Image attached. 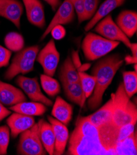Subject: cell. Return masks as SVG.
<instances>
[{
	"mask_svg": "<svg viewBox=\"0 0 137 155\" xmlns=\"http://www.w3.org/2000/svg\"><path fill=\"white\" fill-rule=\"evenodd\" d=\"M126 0H105L97 9L93 18L90 20L84 27L86 32H89L96 24L106 15L116 8L121 6L124 4Z\"/></svg>",
	"mask_w": 137,
	"mask_h": 155,
	"instance_id": "e0dca14e",
	"label": "cell"
},
{
	"mask_svg": "<svg viewBox=\"0 0 137 155\" xmlns=\"http://www.w3.org/2000/svg\"><path fill=\"white\" fill-rule=\"evenodd\" d=\"M80 83L85 100L92 95L95 87L96 78L92 75H89L85 72H78Z\"/></svg>",
	"mask_w": 137,
	"mask_h": 155,
	"instance_id": "83f0119b",
	"label": "cell"
},
{
	"mask_svg": "<svg viewBox=\"0 0 137 155\" xmlns=\"http://www.w3.org/2000/svg\"><path fill=\"white\" fill-rule=\"evenodd\" d=\"M17 147V153L21 155H45L39 135V122L20 134Z\"/></svg>",
	"mask_w": 137,
	"mask_h": 155,
	"instance_id": "8992f818",
	"label": "cell"
},
{
	"mask_svg": "<svg viewBox=\"0 0 137 155\" xmlns=\"http://www.w3.org/2000/svg\"><path fill=\"white\" fill-rule=\"evenodd\" d=\"M72 4L74 11L78 15V23L81 24L86 21L85 9L83 0H68Z\"/></svg>",
	"mask_w": 137,
	"mask_h": 155,
	"instance_id": "d6a6232c",
	"label": "cell"
},
{
	"mask_svg": "<svg viewBox=\"0 0 137 155\" xmlns=\"http://www.w3.org/2000/svg\"><path fill=\"white\" fill-rule=\"evenodd\" d=\"M134 67H135V71L136 72V64H134Z\"/></svg>",
	"mask_w": 137,
	"mask_h": 155,
	"instance_id": "b9f144b4",
	"label": "cell"
},
{
	"mask_svg": "<svg viewBox=\"0 0 137 155\" xmlns=\"http://www.w3.org/2000/svg\"><path fill=\"white\" fill-rule=\"evenodd\" d=\"M51 34L54 40H60L65 37L66 30L63 25H57L51 30Z\"/></svg>",
	"mask_w": 137,
	"mask_h": 155,
	"instance_id": "e575fe53",
	"label": "cell"
},
{
	"mask_svg": "<svg viewBox=\"0 0 137 155\" xmlns=\"http://www.w3.org/2000/svg\"><path fill=\"white\" fill-rule=\"evenodd\" d=\"M113 98L105 103L101 108L92 114L88 116L90 122L97 127H100L108 124L113 123Z\"/></svg>",
	"mask_w": 137,
	"mask_h": 155,
	"instance_id": "ac0fdd59",
	"label": "cell"
},
{
	"mask_svg": "<svg viewBox=\"0 0 137 155\" xmlns=\"http://www.w3.org/2000/svg\"><path fill=\"white\" fill-rule=\"evenodd\" d=\"M136 124V123H131L118 127L117 134V143L124 140L126 138L130 135L135 131Z\"/></svg>",
	"mask_w": 137,
	"mask_h": 155,
	"instance_id": "1f68e13d",
	"label": "cell"
},
{
	"mask_svg": "<svg viewBox=\"0 0 137 155\" xmlns=\"http://www.w3.org/2000/svg\"><path fill=\"white\" fill-rule=\"evenodd\" d=\"M85 9L86 21L90 20L97 12L100 0H83Z\"/></svg>",
	"mask_w": 137,
	"mask_h": 155,
	"instance_id": "4dcf8cb0",
	"label": "cell"
},
{
	"mask_svg": "<svg viewBox=\"0 0 137 155\" xmlns=\"http://www.w3.org/2000/svg\"><path fill=\"white\" fill-rule=\"evenodd\" d=\"M10 140V129L7 126H0V155L8 153Z\"/></svg>",
	"mask_w": 137,
	"mask_h": 155,
	"instance_id": "f546056e",
	"label": "cell"
},
{
	"mask_svg": "<svg viewBox=\"0 0 137 155\" xmlns=\"http://www.w3.org/2000/svg\"><path fill=\"white\" fill-rule=\"evenodd\" d=\"M60 56L54 40L52 39L38 52L36 59L42 67L44 74L53 77L58 65Z\"/></svg>",
	"mask_w": 137,
	"mask_h": 155,
	"instance_id": "ba28073f",
	"label": "cell"
},
{
	"mask_svg": "<svg viewBox=\"0 0 137 155\" xmlns=\"http://www.w3.org/2000/svg\"><path fill=\"white\" fill-rule=\"evenodd\" d=\"M136 130L124 140L116 143L113 149L114 154L119 155H136L137 154Z\"/></svg>",
	"mask_w": 137,
	"mask_h": 155,
	"instance_id": "cb8c5ba5",
	"label": "cell"
},
{
	"mask_svg": "<svg viewBox=\"0 0 137 155\" xmlns=\"http://www.w3.org/2000/svg\"><path fill=\"white\" fill-rule=\"evenodd\" d=\"M24 101L26 97L20 89L0 81V103L11 107Z\"/></svg>",
	"mask_w": 137,
	"mask_h": 155,
	"instance_id": "9a60e30c",
	"label": "cell"
},
{
	"mask_svg": "<svg viewBox=\"0 0 137 155\" xmlns=\"http://www.w3.org/2000/svg\"><path fill=\"white\" fill-rule=\"evenodd\" d=\"M44 1H45L48 5L51 6L52 9L54 11H57L58 8L61 5L60 0H44Z\"/></svg>",
	"mask_w": 137,
	"mask_h": 155,
	"instance_id": "74e56055",
	"label": "cell"
},
{
	"mask_svg": "<svg viewBox=\"0 0 137 155\" xmlns=\"http://www.w3.org/2000/svg\"><path fill=\"white\" fill-rule=\"evenodd\" d=\"M58 77L62 84L80 81L78 71L74 66L71 58L70 56L67 58L61 66Z\"/></svg>",
	"mask_w": 137,
	"mask_h": 155,
	"instance_id": "7402d4cb",
	"label": "cell"
},
{
	"mask_svg": "<svg viewBox=\"0 0 137 155\" xmlns=\"http://www.w3.org/2000/svg\"><path fill=\"white\" fill-rule=\"evenodd\" d=\"M5 44L6 48L14 52H19L23 49L25 41L23 36L15 32H9L5 38Z\"/></svg>",
	"mask_w": 137,
	"mask_h": 155,
	"instance_id": "484cf974",
	"label": "cell"
},
{
	"mask_svg": "<svg viewBox=\"0 0 137 155\" xmlns=\"http://www.w3.org/2000/svg\"><path fill=\"white\" fill-rule=\"evenodd\" d=\"M130 49L132 51V55L137 57V45L136 43H131Z\"/></svg>",
	"mask_w": 137,
	"mask_h": 155,
	"instance_id": "60d3db41",
	"label": "cell"
},
{
	"mask_svg": "<svg viewBox=\"0 0 137 155\" xmlns=\"http://www.w3.org/2000/svg\"><path fill=\"white\" fill-rule=\"evenodd\" d=\"M111 97L113 100V124L119 127L131 123L136 124V106L127 95L123 82L119 84L116 91Z\"/></svg>",
	"mask_w": 137,
	"mask_h": 155,
	"instance_id": "7a4b0ae2",
	"label": "cell"
},
{
	"mask_svg": "<svg viewBox=\"0 0 137 155\" xmlns=\"http://www.w3.org/2000/svg\"><path fill=\"white\" fill-rule=\"evenodd\" d=\"M120 42L111 41L100 35L89 32L84 38L81 48L88 61L98 59L114 50Z\"/></svg>",
	"mask_w": 137,
	"mask_h": 155,
	"instance_id": "277c9868",
	"label": "cell"
},
{
	"mask_svg": "<svg viewBox=\"0 0 137 155\" xmlns=\"http://www.w3.org/2000/svg\"><path fill=\"white\" fill-rule=\"evenodd\" d=\"M91 66V64L90 63H86L84 64H81V66L77 69L78 72H85L87 71Z\"/></svg>",
	"mask_w": 137,
	"mask_h": 155,
	"instance_id": "ab89813d",
	"label": "cell"
},
{
	"mask_svg": "<svg viewBox=\"0 0 137 155\" xmlns=\"http://www.w3.org/2000/svg\"><path fill=\"white\" fill-rule=\"evenodd\" d=\"M124 61L119 54H114L105 56L95 64L91 75L96 78L95 87L87 101L90 110H95L100 106L106 90L111 84L117 71L123 65Z\"/></svg>",
	"mask_w": 137,
	"mask_h": 155,
	"instance_id": "6da1fadb",
	"label": "cell"
},
{
	"mask_svg": "<svg viewBox=\"0 0 137 155\" xmlns=\"http://www.w3.org/2000/svg\"><path fill=\"white\" fill-rule=\"evenodd\" d=\"M116 24L129 38L132 37L137 30V13L131 10L122 11L116 20Z\"/></svg>",
	"mask_w": 137,
	"mask_h": 155,
	"instance_id": "2e32d148",
	"label": "cell"
},
{
	"mask_svg": "<svg viewBox=\"0 0 137 155\" xmlns=\"http://www.w3.org/2000/svg\"><path fill=\"white\" fill-rule=\"evenodd\" d=\"M48 119L51 124L55 135V148L54 154L62 155L64 153L68 139L69 132L65 125L54 117L48 116Z\"/></svg>",
	"mask_w": 137,
	"mask_h": 155,
	"instance_id": "4fadbf2b",
	"label": "cell"
},
{
	"mask_svg": "<svg viewBox=\"0 0 137 155\" xmlns=\"http://www.w3.org/2000/svg\"><path fill=\"white\" fill-rule=\"evenodd\" d=\"M16 83L33 101L39 102L48 106L53 104L52 101L42 94L36 77L30 78L23 75H19L16 79Z\"/></svg>",
	"mask_w": 137,
	"mask_h": 155,
	"instance_id": "9c48e42d",
	"label": "cell"
},
{
	"mask_svg": "<svg viewBox=\"0 0 137 155\" xmlns=\"http://www.w3.org/2000/svg\"><path fill=\"white\" fill-rule=\"evenodd\" d=\"M41 84L43 90L48 96L54 97L60 92V85L58 82L52 77L42 74L40 77Z\"/></svg>",
	"mask_w": 137,
	"mask_h": 155,
	"instance_id": "4316f807",
	"label": "cell"
},
{
	"mask_svg": "<svg viewBox=\"0 0 137 155\" xmlns=\"http://www.w3.org/2000/svg\"><path fill=\"white\" fill-rule=\"evenodd\" d=\"M123 76L124 90L130 98L137 91V74L135 71H125Z\"/></svg>",
	"mask_w": 137,
	"mask_h": 155,
	"instance_id": "f1b7e54d",
	"label": "cell"
},
{
	"mask_svg": "<svg viewBox=\"0 0 137 155\" xmlns=\"http://www.w3.org/2000/svg\"><path fill=\"white\" fill-rule=\"evenodd\" d=\"M23 12V5L19 0H0V16L12 22L19 29Z\"/></svg>",
	"mask_w": 137,
	"mask_h": 155,
	"instance_id": "8fae6325",
	"label": "cell"
},
{
	"mask_svg": "<svg viewBox=\"0 0 137 155\" xmlns=\"http://www.w3.org/2000/svg\"><path fill=\"white\" fill-rule=\"evenodd\" d=\"M62 86L68 99L83 107L85 104L86 100L84 97L80 81L78 82L62 84Z\"/></svg>",
	"mask_w": 137,
	"mask_h": 155,
	"instance_id": "d4e9b609",
	"label": "cell"
},
{
	"mask_svg": "<svg viewBox=\"0 0 137 155\" xmlns=\"http://www.w3.org/2000/svg\"><path fill=\"white\" fill-rule=\"evenodd\" d=\"M12 138H16L19 134L31 128L35 124L33 116L18 113L11 114L6 120Z\"/></svg>",
	"mask_w": 137,
	"mask_h": 155,
	"instance_id": "7c38bea8",
	"label": "cell"
},
{
	"mask_svg": "<svg viewBox=\"0 0 137 155\" xmlns=\"http://www.w3.org/2000/svg\"><path fill=\"white\" fill-rule=\"evenodd\" d=\"M11 111L31 116H40L47 111L46 106L39 102L24 101L9 107Z\"/></svg>",
	"mask_w": 137,
	"mask_h": 155,
	"instance_id": "ffe728a7",
	"label": "cell"
},
{
	"mask_svg": "<svg viewBox=\"0 0 137 155\" xmlns=\"http://www.w3.org/2000/svg\"><path fill=\"white\" fill-rule=\"evenodd\" d=\"M52 116L67 126L70 122L73 116V106L62 97H57L52 110Z\"/></svg>",
	"mask_w": 137,
	"mask_h": 155,
	"instance_id": "d6986e66",
	"label": "cell"
},
{
	"mask_svg": "<svg viewBox=\"0 0 137 155\" xmlns=\"http://www.w3.org/2000/svg\"><path fill=\"white\" fill-rule=\"evenodd\" d=\"M67 154L95 155L110 154L100 140L79 135L73 131L70 137Z\"/></svg>",
	"mask_w": 137,
	"mask_h": 155,
	"instance_id": "5b68a950",
	"label": "cell"
},
{
	"mask_svg": "<svg viewBox=\"0 0 137 155\" xmlns=\"http://www.w3.org/2000/svg\"><path fill=\"white\" fill-rule=\"evenodd\" d=\"M75 18L74 9L68 0H64L57 9V12L51 22L45 30L41 40H44L50 33L51 30L57 25H63L71 23Z\"/></svg>",
	"mask_w": 137,
	"mask_h": 155,
	"instance_id": "30bf717a",
	"label": "cell"
},
{
	"mask_svg": "<svg viewBox=\"0 0 137 155\" xmlns=\"http://www.w3.org/2000/svg\"><path fill=\"white\" fill-rule=\"evenodd\" d=\"M71 60H72V62H73L74 66H75L76 68L78 69L82 64L81 63V61H80L78 51H73L72 52V55H71Z\"/></svg>",
	"mask_w": 137,
	"mask_h": 155,
	"instance_id": "d590c367",
	"label": "cell"
},
{
	"mask_svg": "<svg viewBox=\"0 0 137 155\" xmlns=\"http://www.w3.org/2000/svg\"><path fill=\"white\" fill-rule=\"evenodd\" d=\"M11 114V111L0 103V122Z\"/></svg>",
	"mask_w": 137,
	"mask_h": 155,
	"instance_id": "8d00e7d4",
	"label": "cell"
},
{
	"mask_svg": "<svg viewBox=\"0 0 137 155\" xmlns=\"http://www.w3.org/2000/svg\"><path fill=\"white\" fill-rule=\"evenodd\" d=\"M39 46L34 45L22 49L17 52L12 60V63L5 74V79L11 81L19 74H25L34 69Z\"/></svg>",
	"mask_w": 137,
	"mask_h": 155,
	"instance_id": "3957f363",
	"label": "cell"
},
{
	"mask_svg": "<svg viewBox=\"0 0 137 155\" xmlns=\"http://www.w3.org/2000/svg\"><path fill=\"white\" fill-rule=\"evenodd\" d=\"M95 32L103 38L111 41L122 42L130 48L131 42L120 28L114 22L110 14L100 20L94 28Z\"/></svg>",
	"mask_w": 137,
	"mask_h": 155,
	"instance_id": "52a82bcc",
	"label": "cell"
},
{
	"mask_svg": "<svg viewBox=\"0 0 137 155\" xmlns=\"http://www.w3.org/2000/svg\"><path fill=\"white\" fill-rule=\"evenodd\" d=\"M12 55V51L0 45V68L7 66Z\"/></svg>",
	"mask_w": 137,
	"mask_h": 155,
	"instance_id": "836d02e7",
	"label": "cell"
},
{
	"mask_svg": "<svg viewBox=\"0 0 137 155\" xmlns=\"http://www.w3.org/2000/svg\"><path fill=\"white\" fill-rule=\"evenodd\" d=\"M39 135L42 144L49 154L53 155L55 140L52 127L50 123L43 119L39 120Z\"/></svg>",
	"mask_w": 137,
	"mask_h": 155,
	"instance_id": "44dd1931",
	"label": "cell"
},
{
	"mask_svg": "<svg viewBox=\"0 0 137 155\" xmlns=\"http://www.w3.org/2000/svg\"><path fill=\"white\" fill-rule=\"evenodd\" d=\"M73 132L79 135L89 137L100 140V132L98 127L91 123L87 116H78Z\"/></svg>",
	"mask_w": 137,
	"mask_h": 155,
	"instance_id": "603a6c76",
	"label": "cell"
},
{
	"mask_svg": "<svg viewBox=\"0 0 137 155\" xmlns=\"http://www.w3.org/2000/svg\"><path fill=\"white\" fill-rule=\"evenodd\" d=\"M25 7L26 17L30 24L43 28L45 25L44 6L39 0H22Z\"/></svg>",
	"mask_w": 137,
	"mask_h": 155,
	"instance_id": "5bb4252c",
	"label": "cell"
},
{
	"mask_svg": "<svg viewBox=\"0 0 137 155\" xmlns=\"http://www.w3.org/2000/svg\"><path fill=\"white\" fill-rule=\"evenodd\" d=\"M124 61H125L127 65H129V64H136L137 57L133 56L132 55V56L127 55L125 58Z\"/></svg>",
	"mask_w": 137,
	"mask_h": 155,
	"instance_id": "f35d334b",
	"label": "cell"
}]
</instances>
